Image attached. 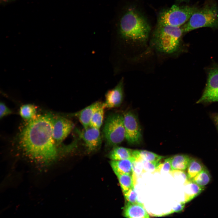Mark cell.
Here are the masks:
<instances>
[{
    "instance_id": "25",
    "label": "cell",
    "mask_w": 218,
    "mask_h": 218,
    "mask_svg": "<svg viewBox=\"0 0 218 218\" xmlns=\"http://www.w3.org/2000/svg\"><path fill=\"white\" fill-rule=\"evenodd\" d=\"M12 113V111L3 102H1L0 103V118H3Z\"/></svg>"
},
{
    "instance_id": "10",
    "label": "cell",
    "mask_w": 218,
    "mask_h": 218,
    "mask_svg": "<svg viewBox=\"0 0 218 218\" xmlns=\"http://www.w3.org/2000/svg\"><path fill=\"white\" fill-rule=\"evenodd\" d=\"M76 131L88 151H94L101 147L102 139L100 129L89 126L81 130L77 129Z\"/></svg>"
},
{
    "instance_id": "14",
    "label": "cell",
    "mask_w": 218,
    "mask_h": 218,
    "mask_svg": "<svg viewBox=\"0 0 218 218\" xmlns=\"http://www.w3.org/2000/svg\"><path fill=\"white\" fill-rule=\"evenodd\" d=\"M101 102L97 101L72 114L77 117L84 128L90 126L91 120L95 109Z\"/></svg>"
},
{
    "instance_id": "8",
    "label": "cell",
    "mask_w": 218,
    "mask_h": 218,
    "mask_svg": "<svg viewBox=\"0 0 218 218\" xmlns=\"http://www.w3.org/2000/svg\"><path fill=\"white\" fill-rule=\"evenodd\" d=\"M51 122L53 137L58 146L73 130L74 125L70 120L62 116L52 115Z\"/></svg>"
},
{
    "instance_id": "26",
    "label": "cell",
    "mask_w": 218,
    "mask_h": 218,
    "mask_svg": "<svg viewBox=\"0 0 218 218\" xmlns=\"http://www.w3.org/2000/svg\"><path fill=\"white\" fill-rule=\"evenodd\" d=\"M161 168L165 171L172 170L170 157L165 159L162 164H160L157 167L156 170Z\"/></svg>"
},
{
    "instance_id": "21",
    "label": "cell",
    "mask_w": 218,
    "mask_h": 218,
    "mask_svg": "<svg viewBox=\"0 0 218 218\" xmlns=\"http://www.w3.org/2000/svg\"><path fill=\"white\" fill-rule=\"evenodd\" d=\"M19 113L23 119L28 121L36 116V108L31 104H25L20 107Z\"/></svg>"
},
{
    "instance_id": "12",
    "label": "cell",
    "mask_w": 218,
    "mask_h": 218,
    "mask_svg": "<svg viewBox=\"0 0 218 218\" xmlns=\"http://www.w3.org/2000/svg\"><path fill=\"white\" fill-rule=\"evenodd\" d=\"M123 215L130 218H147L149 216L143 205L139 202L135 203H126Z\"/></svg>"
},
{
    "instance_id": "18",
    "label": "cell",
    "mask_w": 218,
    "mask_h": 218,
    "mask_svg": "<svg viewBox=\"0 0 218 218\" xmlns=\"http://www.w3.org/2000/svg\"><path fill=\"white\" fill-rule=\"evenodd\" d=\"M105 109L103 103L101 102L93 113L90 126L100 129L103 124Z\"/></svg>"
},
{
    "instance_id": "11",
    "label": "cell",
    "mask_w": 218,
    "mask_h": 218,
    "mask_svg": "<svg viewBox=\"0 0 218 218\" xmlns=\"http://www.w3.org/2000/svg\"><path fill=\"white\" fill-rule=\"evenodd\" d=\"M124 97V79L122 78L113 89L108 91L103 103L105 108L111 109L119 106Z\"/></svg>"
},
{
    "instance_id": "4",
    "label": "cell",
    "mask_w": 218,
    "mask_h": 218,
    "mask_svg": "<svg viewBox=\"0 0 218 218\" xmlns=\"http://www.w3.org/2000/svg\"><path fill=\"white\" fill-rule=\"evenodd\" d=\"M204 27L218 29V9L215 4L197 8L181 28L184 33Z\"/></svg>"
},
{
    "instance_id": "27",
    "label": "cell",
    "mask_w": 218,
    "mask_h": 218,
    "mask_svg": "<svg viewBox=\"0 0 218 218\" xmlns=\"http://www.w3.org/2000/svg\"><path fill=\"white\" fill-rule=\"evenodd\" d=\"M185 203L184 201L180 202L177 207L172 210L170 212V213H173L174 212H179L182 211L184 207Z\"/></svg>"
},
{
    "instance_id": "19",
    "label": "cell",
    "mask_w": 218,
    "mask_h": 218,
    "mask_svg": "<svg viewBox=\"0 0 218 218\" xmlns=\"http://www.w3.org/2000/svg\"><path fill=\"white\" fill-rule=\"evenodd\" d=\"M116 176L123 193L134 188L135 183L134 173L119 174Z\"/></svg>"
},
{
    "instance_id": "20",
    "label": "cell",
    "mask_w": 218,
    "mask_h": 218,
    "mask_svg": "<svg viewBox=\"0 0 218 218\" xmlns=\"http://www.w3.org/2000/svg\"><path fill=\"white\" fill-rule=\"evenodd\" d=\"M205 167L198 160L191 158L187 169V177L189 181L192 180Z\"/></svg>"
},
{
    "instance_id": "16",
    "label": "cell",
    "mask_w": 218,
    "mask_h": 218,
    "mask_svg": "<svg viewBox=\"0 0 218 218\" xmlns=\"http://www.w3.org/2000/svg\"><path fill=\"white\" fill-rule=\"evenodd\" d=\"M133 151L130 149L116 146L110 152L109 158L111 160H120L133 158Z\"/></svg>"
},
{
    "instance_id": "9",
    "label": "cell",
    "mask_w": 218,
    "mask_h": 218,
    "mask_svg": "<svg viewBox=\"0 0 218 218\" xmlns=\"http://www.w3.org/2000/svg\"><path fill=\"white\" fill-rule=\"evenodd\" d=\"M218 101V68L209 71L206 87L197 103Z\"/></svg>"
},
{
    "instance_id": "28",
    "label": "cell",
    "mask_w": 218,
    "mask_h": 218,
    "mask_svg": "<svg viewBox=\"0 0 218 218\" xmlns=\"http://www.w3.org/2000/svg\"><path fill=\"white\" fill-rule=\"evenodd\" d=\"M214 120L216 123V124L218 126V114L216 115L214 117Z\"/></svg>"
},
{
    "instance_id": "1",
    "label": "cell",
    "mask_w": 218,
    "mask_h": 218,
    "mask_svg": "<svg viewBox=\"0 0 218 218\" xmlns=\"http://www.w3.org/2000/svg\"><path fill=\"white\" fill-rule=\"evenodd\" d=\"M52 117L51 114L36 116L28 121L18 137L19 146L23 154L42 166L55 162L60 151L53 137Z\"/></svg>"
},
{
    "instance_id": "22",
    "label": "cell",
    "mask_w": 218,
    "mask_h": 218,
    "mask_svg": "<svg viewBox=\"0 0 218 218\" xmlns=\"http://www.w3.org/2000/svg\"><path fill=\"white\" fill-rule=\"evenodd\" d=\"M210 173L205 167L191 181L201 187H204L210 182Z\"/></svg>"
},
{
    "instance_id": "7",
    "label": "cell",
    "mask_w": 218,
    "mask_h": 218,
    "mask_svg": "<svg viewBox=\"0 0 218 218\" xmlns=\"http://www.w3.org/2000/svg\"><path fill=\"white\" fill-rule=\"evenodd\" d=\"M123 116L125 139L130 144H140L142 140V135L137 116L131 111L126 112Z\"/></svg>"
},
{
    "instance_id": "30",
    "label": "cell",
    "mask_w": 218,
    "mask_h": 218,
    "mask_svg": "<svg viewBox=\"0 0 218 218\" xmlns=\"http://www.w3.org/2000/svg\"><path fill=\"white\" fill-rule=\"evenodd\" d=\"M2 0V1H4V2H7L10 1H12L13 0Z\"/></svg>"
},
{
    "instance_id": "6",
    "label": "cell",
    "mask_w": 218,
    "mask_h": 218,
    "mask_svg": "<svg viewBox=\"0 0 218 218\" xmlns=\"http://www.w3.org/2000/svg\"><path fill=\"white\" fill-rule=\"evenodd\" d=\"M197 8L194 6L173 5L160 13L157 25L180 27L189 20Z\"/></svg>"
},
{
    "instance_id": "23",
    "label": "cell",
    "mask_w": 218,
    "mask_h": 218,
    "mask_svg": "<svg viewBox=\"0 0 218 218\" xmlns=\"http://www.w3.org/2000/svg\"><path fill=\"white\" fill-rule=\"evenodd\" d=\"M123 194L126 203H135L138 202L137 200V194L134 188L130 189Z\"/></svg>"
},
{
    "instance_id": "17",
    "label": "cell",
    "mask_w": 218,
    "mask_h": 218,
    "mask_svg": "<svg viewBox=\"0 0 218 218\" xmlns=\"http://www.w3.org/2000/svg\"><path fill=\"white\" fill-rule=\"evenodd\" d=\"M170 158L172 170H186L191 159L188 156L183 154L175 155Z\"/></svg>"
},
{
    "instance_id": "5",
    "label": "cell",
    "mask_w": 218,
    "mask_h": 218,
    "mask_svg": "<svg viewBox=\"0 0 218 218\" xmlns=\"http://www.w3.org/2000/svg\"><path fill=\"white\" fill-rule=\"evenodd\" d=\"M103 133L108 146L114 147L121 144L125 139L123 115L118 113L109 115L105 120Z\"/></svg>"
},
{
    "instance_id": "13",
    "label": "cell",
    "mask_w": 218,
    "mask_h": 218,
    "mask_svg": "<svg viewBox=\"0 0 218 218\" xmlns=\"http://www.w3.org/2000/svg\"><path fill=\"white\" fill-rule=\"evenodd\" d=\"M134 158L120 160H111L110 165L116 175L124 174H133Z\"/></svg>"
},
{
    "instance_id": "15",
    "label": "cell",
    "mask_w": 218,
    "mask_h": 218,
    "mask_svg": "<svg viewBox=\"0 0 218 218\" xmlns=\"http://www.w3.org/2000/svg\"><path fill=\"white\" fill-rule=\"evenodd\" d=\"M132 155L134 161L143 160L158 165L160 164V160L164 157L151 151L144 150H133Z\"/></svg>"
},
{
    "instance_id": "2",
    "label": "cell",
    "mask_w": 218,
    "mask_h": 218,
    "mask_svg": "<svg viewBox=\"0 0 218 218\" xmlns=\"http://www.w3.org/2000/svg\"><path fill=\"white\" fill-rule=\"evenodd\" d=\"M119 28V34L123 38L137 42L146 41L150 30L145 18L132 8H129L122 16Z\"/></svg>"
},
{
    "instance_id": "3",
    "label": "cell",
    "mask_w": 218,
    "mask_h": 218,
    "mask_svg": "<svg viewBox=\"0 0 218 218\" xmlns=\"http://www.w3.org/2000/svg\"><path fill=\"white\" fill-rule=\"evenodd\" d=\"M183 33L180 27L157 25L152 38V45L159 52L173 54L179 49Z\"/></svg>"
},
{
    "instance_id": "24",
    "label": "cell",
    "mask_w": 218,
    "mask_h": 218,
    "mask_svg": "<svg viewBox=\"0 0 218 218\" xmlns=\"http://www.w3.org/2000/svg\"><path fill=\"white\" fill-rule=\"evenodd\" d=\"M139 162L142 163L144 169L145 171L150 172L156 170L157 167L160 164H157L143 160H141Z\"/></svg>"
},
{
    "instance_id": "29",
    "label": "cell",
    "mask_w": 218,
    "mask_h": 218,
    "mask_svg": "<svg viewBox=\"0 0 218 218\" xmlns=\"http://www.w3.org/2000/svg\"><path fill=\"white\" fill-rule=\"evenodd\" d=\"M177 1L179 2H182L183 1H186L188 0H177Z\"/></svg>"
}]
</instances>
